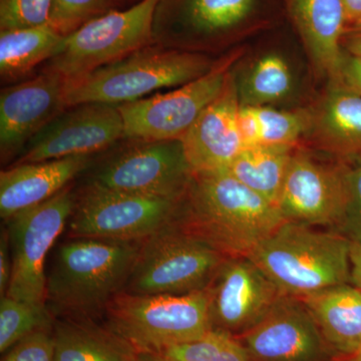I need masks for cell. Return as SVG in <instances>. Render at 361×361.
I'll return each instance as SVG.
<instances>
[{
  "label": "cell",
  "instance_id": "obj_1",
  "mask_svg": "<svg viewBox=\"0 0 361 361\" xmlns=\"http://www.w3.org/2000/svg\"><path fill=\"white\" fill-rule=\"evenodd\" d=\"M177 220L227 257H247L286 222L276 205L225 170L193 175Z\"/></svg>",
  "mask_w": 361,
  "mask_h": 361
},
{
  "label": "cell",
  "instance_id": "obj_2",
  "mask_svg": "<svg viewBox=\"0 0 361 361\" xmlns=\"http://www.w3.org/2000/svg\"><path fill=\"white\" fill-rule=\"evenodd\" d=\"M142 241L71 238L58 247L45 303L56 318L94 319L125 290Z\"/></svg>",
  "mask_w": 361,
  "mask_h": 361
},
{
  "label": "cell",
  "instance_id": "obj_3",
  "mask_svg": "<svg viewBox=\"0 0 361 361\" xmlns=\"http://www.w3.org/2000/svg\"><path fill=\"white\" fill-rule=\"evenodd\" d=\"M351 239L311 226L284 222L247 257L283 295L303 299L349 284Z\"/></svg>",
  "mask_w": 361,
  "mask_h": 361
},
{
  "label": "cell",
  "instance_id": "obj_4",
  "mask_svg": "<svg viewBox=\"0 0 361 361\" xmlns=\"http://www.w3.org/2000/svg\"><path fill=\"white\" fill-rule=\"evenodd\" d=\"M219 61V59H218ZM218 61L200 52L152 44L84 77L68 80L66 108L97 103L121 106L203 77Z\"/></svg>",
  "mask_w": 361,
  "mask_h": 361
},
{
  "label": "cell",
  "instance_id": "obj_5",
  "mask_svg": "<svg viewBox=\"0 0 361 361\" xmlns=\"http://www.w3.org/2000/svg\"><path fill=\"white\" fill-rule=\"evenodd\" d=\"M208 288L184 295L123 291L109 304L104 323L137 353H161L200 338L211 325Z\"/></svg>",
  "mask_w": 361,
  "mask_h": 361
},
{
  "label": "cell",
  "instance_id": "obj_6",
  "mask_svg": "<svg viewBox=\"0 0 361 361\" xmlns=\"http://www.w3.org/2000/svg\"><path fill=\"white\" fill-rule=\"evenodd\" d=\"M227 256L178 220L142 240L125 290L184 295L208 288Z\"/></svg>",
  "mask_w": 361,
  "mask_h": 361
},
{
  "label": "cell",
  "instance_id": "obj_7",
  "mask_svg": "<svg viewBox=\"0 0 361 361\" xmlns=\"http://www.w3.org/2000/svg\"><path fill=\"white\" fill-rule=\"evenodd\" d=\"M158 0H140L90 21L66 37L61 51L42 71L75 80L154 44V14Z\"/></svg>",
  "mask_w": 361,
  "mask_h": 361
},
{
  "label": "cell",
  "instance_id": "obj_8",
  "mask_svg": "<svg viewBox=\"0 0 361 361\" xmlns=\"http://www.w3.org/2000/svg\"><path fill=\"white\" fill-rule=\"evenodd\" d=\"M183 200L123 193L90 182L75 196L68 233L71 238L142 241L177 220Z\"/></svg>",
  "mask_w": 361,
  "mask_h": 361
},
{
  "label": "cell",
  "instance_id": "obj_9",
  "mask_svg": "<svg viewBox=\"0 0 361 361\" xmlns=\"http://www.w3.org/2000/svg\"><path fill=\"white\" fill-rule=\"evenodd\" d=\"M75 196L70 185L44 203L6 220L13 262L6 296L45 303V259L71 219Z\"/></svg>",
  "mask_w": 361,
  "mask_h": 361
},
{
  "label": "cell",
  "instance_id": "obj_10",
  "mask_svg": "<svg viewBox=\"0 0 361 361\" xmlns=\"http://www.w3.org/2000/svg\"><path fill=\"white\" fill-rule=\"evenodd\" d=\"M240 51L220 59L203 77L166 94H157L118 106L125 139L142 141L180 140L207 106L224 89Z\"/></svg>",
  "mask_w": 361,
  "mask_h": 361
},
{
  "label": "cell",
  "instance_id": "obj_11",
  "mask_svg": "<svg viewBox=\"0 0 361 361\" xmlns=\"http://www.w3.org/2000/svg\"><path fill=\"white\" fill-rule=\"evenodd\" d=\"M130 141L133 145L101 164L90 182L123 193L184 199L194 174L182 142Z\"/></svg>",
  "mask_w": 361,
  "mask_h": 361
},
{
  "label": "cell",
  "instance_id": "obj_12",
  "mask_svg": "<svg viewBox=\"0 0 361 361\" xmlns=\"http://www.w3.org/2000/svg\"><path fill=\"white\" fill-rule=\"evenodd\" d=\"M350 169L292 155L278 208L285 221L307 226H346L350 210Z\"/></svg>",
  "mask_w": 361,
  "mask_h": 361
},
{
  "label": "cell",
  "instance_id": "obj_13",
  "mask_svg": "<svg viewBox=\"0 0 361 361\" xmlns=\"http://www.w3.org/2000/svg\"><path fill=\"white\" fill-rule=\"evenodd\" d=\"M125 139L118 106L82 104L61 111L26 144L14 165L92 156Z\"/></svg>",
  "mask_w": 361,
  "mask_h": 361
},
{
  "label": "cell",
  "instance_id": "obj_14",
  "mask_svg": "<svg viewBox=\"0 0 361 361\" xmlns=\"http://www.w3.org/2000/svg\"><path fill=\"white\" fill-rule=\"evenodd\" d=\"M256 0H158L153 42L193 51L216 44L245 21Z\"/></svg>",
  "mask_w": 361,
  "mask_h": 361
},
{
  "label": "cell",
  "instance_id": "obj_15",
  "mask_svg": "<svg viewBox=\"0 0 361 361\" xmlns=\"http://www.w3.org/2000/svg\"><path fill=\"white\" fill-rule=\"evenodd\" d=\"M250 361H326L330 346L301 299L282 295L248 331L237 336Z\"/></svg>",
  "mask_w": 361,
  "mask_h": 361
},
{
  "label": "cell",
  "instance_id": "obj_16",
  "mask_svg": "<svg viewBox=\"0 0 361 361\" xmlns=\"http://www.w3.org/2000/svg\"><path fill=\"white\" fill-rule=\"evenodd\" d=\"M212 329L248 331L283 294L249 257H228L208 286Z\"/></svg>",
  "mask_w": 361,
  "mask_h": 361
},
{
  "label": "cell",
  "instance_id": "obj_17",
  "mask_svg": "<svg viewBox=\"0 0 361 361\" xmlns=\"http://www.w3.org/2000/svg\"><path fill=\"white\" fill-rule=\"evenodd\" d=\"M66 80L40 71L0 92V155L7 161L20 155L28 142L66 110Z\"/></svg>",
  "mask_w": 361,
  "mask_h": 361
},
{
  "label": "cell",
  "instance_id": "obj_18",
  "mask_svg": "<svg viewBox=\"0 0 361 361\" xmlns=\"http://www.w3.org/2000/svg\"><path fill=\"white\" fill-rule=\"evenodd\" d=\"M239 110L238 85L231 73L219 97L180 140L193 174L226 170L244 149Z\"/></svg>",
  "mask_w": 361,
  "mask_h": 361
},
{
  "label": "cell",
  "instance_id": "obj_19",
  "mask_svg": "<svg viewBox=\"0 0 361 361\" xmlns=\"http://www.w3.org/2000/svg\"><path fill=\"white\" fill-rule=\"evenodd\" d=\"M92 156L18 164L0 173V216L7 220L58 194L84 172Z\"/></svg>",
  "mask_w": 361,
  "mask_h": 361
},
{
  "label": "cell",
  "instance_id": "obj_20",
  "mask_svg": "<svg viewBox=\"0 0 361 361\" xmlns=\"http://www.w3.org/2000/svg\"><path fill=\"white\" fill-rule=\"evenodd\" d=\"M297 27L318 70L341 82V42L345 28L342 0H292Z\"/></svg>",
  "mask_w": 361,
  "mask_h": 361
},
{
  "label": "cell",
  "instance_id": "obj_21",
  "mask_svg": "<svg viewBox=\"0 0 361 361\" xmlns=\"http://www.w3.org/2000/svg\"><path fill=\"white\" fill-rule=\"evenodd\" d=\"M314 317L323 337L337 353H361V290L338 285L301 299Z\"/></svg>",
  "mask_w": 361,
  "mask_h": 361
},
{
  "label": "cell",
  "instance_id": "obj_22",
  "mask_svg": "<svg viewBox=\"0 0 361 361\" xmlns=\"http://www.w3.org/2000/svg\"><path fill=\"white\" fill-rule=\"evenodd\" d=\"M54 361H137V350L94 319L56 318Z\"/></svg>",
  "mask_w": 361,
  "mask_h": 361
},
{
  "label": "cell",
  "instance_id": "obj_23",
  "mask_svg": "<svg viewBox=\"0 0 361 361\" xmlns=\"http://www.w3.org/2000/svg\"><path fill=\"white\" fill-rule=\"evenodd\" d=\"M316 140L341 154L361 152V96L334 82L313 122Z\"/></svg>",
  "mask_w": 361,
  "mask_h": 361
},
{
  "label": "cell",
  "instance_id": "obj_24",
  "mask_svg": "<svg viewBox=\"0 0 361 361\" xmlns=\"http://www.w3.org/2000/svg\"><path fill=\"white\" fill-rule=\"evenodd\" d=\"M66 37L49 25L0 30V75L13 82L47 63L63 47Z\"/></svg>",
  "mask_w": 361,
  "mask_h": 361
},
{
  "label": "cell",
  "instance_id": "obj_25",
  "mask_svg": "<svg viewBox=\"0 0 361 361\" xmlns=\"http://www.w3.org/2000/svg\"><path fill=\"white\" fill-rule=\"evenodd\" d=\"M292 147L245 148L225 171L278 207L292 155Z\"/></svg>",
  "mask_w": 361,
  "mask_h": 361
},
{
  "label": "cell",
  "instance_id": "obj_26",
  "mask_svg": "<svg viewBox=\"0 0 361 361\" xmlns=\"http://www.w3.org/2000/svg\"><path fill=\"white\" fill-rule=\"evenodd\" d=\"M290 68L281 56L268 54L259 59L238 85L240 106H267L290 92Z\"/></svg>",
  "mask_w": 361,
  "mask_h": 361
},
{
  "label": "cell",
  "instance_id": "obj_27",
  "mask_svg": "<svg viewBox=\"0 0 361 361\" xmlns=\"http://www.w3.org/2000/svg\"><path fill=\"white\" fill-rule=\"evenodd\" d=\"M56 317L45 303H32L11 297L0 301V353L4 355L21 339L40 329H52Z\"/></svg>",
  "mask_w": 361,
  "mask_h": 361
},
{
  "label": "cell",
  "instance_id": "obj_28",
  "mask_svg": "<svg viewBox=\"0 0 361 361\" xmlns=\"http://www.w3.org/2000/svg\"><path fill=\"white\" fill-rule=\"evenodd\" d=\"M158 353L176 361H250L237 336L220 329L209 330L196 341Z\"/></svg>",
  "mask_w": 361,
  "mask_h": 361
},
{
  "label": "cell",
  "instance_id": "obj_29",
  "mask_svg": "<svg viewBox=\"0 0 361 361\" xmlns=\"http://www.w3.org/2000/svg\"><path fill=\"white\" fill-rule=\"evenodd\" d=\"M127 4V0H52L49 25L68 37L90 21Z\"/></svg>",
  "mask_w": 361,
  "mask_h": 361
},
{
  "label": "cell",
  "instance_id": "obj_30",
  "mask_svg": "<svg viewBox=\"0 0 361 361\" xmlns=\"http://www.w3.org/2000/svg\"><path fill=\"white\" fill-rule=\"evenodd\" d=\"M260 125L261 145L292 147L310 127V120L302 114L281 111L269 106H253Z\"/></svg>",
  "mask_w": 361,
  "mask_h": 361
},
{
  "label": "cell",
  "instance_id": "obj_31",
  "mask_svg": "<svg viewBox=\"0 0 361 361\" xmlns=\"http://www.w3.org/2000/svg\"><path fill=\"white\" fill-rule=\"evenodd\" d=\"M52 0H0V30L49 25Z\"/></svg>",
  "mask_w": 361,
  "mask_h": 361
},
{
  "label": "cell",
  "instance_id": "obj_32",
  "mask_svg": "<svg viewBox=\"0 0 361 361\" xmlns=\"http://www.w3.org/2000/svg\"><path fill=\"white\" fill-rule=\"evenodd\" d=\"M4 355L1 361H54V327L33 332Z\"/></svg>",
  "mask_w": 361,
  "mask_h": 361
},
{
  "label": "cell",
  "instance_id": "obj_33",
  "mask_svg": "<svg viewBox=\"0 0 361 361\" xmlns=\"http://www.w3.org/2000/svg\"><path fill=\"white\" fill-rule=\"evenodd\" d=\"M350 210H349L346 227L353 232V238H360L361 237V164L355 169H350Z\"/></svg>",
  "mask_w": 361,
  "mask_h": 361
},
{
  "label": "cell",
  "instance_id": "obj_34",
  "mask_svg": "<svg viewBox=\"0 0 361 361\" xmlns=\"http://www.w3.org/2000/svg\"><path fill=\"white\" fill-rule=\"evenodd\" d=\"M238 129L244 149L260 146V125L253 106H240Z\"/></svg>",
  "mask_w": 361,
  "mask_h": 361
},
{
  "label": "cell",
  "instance_id": "obj_35",
  "mask_svg": "<svg viewBox=\"0 0 361 361\" xmlns=\"http://www.w3.org/2000/svg\"><path fill=\"white\" fill-rule=\"evenodd\" d=\"M11 252L9 245L8 232L6 228L1 231L0 237V295H6L11 275Z\"/></svg>",
  "mask_w": 361,
  "mask_h": 361
},
{
  "label": "cell",
  "instance_id": "obj_36",
  "mask_svg": "<svg viewBox=\"0 0 361 361\" xmlns=\"http://www.w3.org/2000/svg\"><path fill=\"white\" fill-rule=\"evenodd\" d=\"M342 84L361 96V58L350 56L343 59L341 70Z\"/></svg>",
  "mask_w": 361,
  "mask_h": 361
},
{
  "label": "cell",
  "instance_id": "obj_37",
  "mask_svg": "<svg viewBox=\"0 0 361 361\" xmlns=\"http://www.w3.org/2000/svg\"><path fill=\"white\" fill-rule=\"evenodd\" d=\"M350 283L361 290V237L351 239Z\"/></svg>",
  "mask_w": 361,
  "mask_h": 361
},
{
  "label": "cell",
  "instance_id": "obj_38",
  "mask_svg": "<svg viewBox=\"0 0 361 361\" xmlns=\"http://www.w3.org/2000/svg\"><path fill=\"white\" fill-rule=\"evenodd\" d=\"M346 25L361 30V0H342Z\"/></svg>",
  "mask_w": 361,
  "mask_h": 361
},
{
  "label": "cell",
  "instance_id": "obj_39",
  "mask_svg": "<svg viewBox=\"0 0 361 361\" xmlns=\"http://www.w3.org/2000/svg\"><path fill=\"white\" fill-rule=\"evenodd\" d=\"M137 361H176L158 353H137Z\"/></svg>",
  "mask_w": 361,
  "mask_h": 361
},
{
  "label": "cell",
  "instance_id": "obj_40",
  "mask_svg": "<svg viewBox=\"0 0 361 361\" xmlns=\"http://www.w3.org/2000/svg\"><path fill=\"white\" fill-rule=\"evenodd\" d=\"M348 49L353 56L361 58V30L349 39Z\"/></svg>",
  "mask_w": 361,
  "mask_h": 361
},
{
  "label": "cell",
  "instance_id": "obj_41",
  "mask_svg": "<svg viewBox=\"0 0 361 361\" xmlns=\"http://www.w3.org/2000/svg\"><path fill=\"white\" fill-rule=\"evenodd\" d=\"M348 361H361V353L360 355L350 356V360H348Z\"/></svg>",
  "mask_w": 361,
  "mask_h": 361
},
{
  "label": "cell",
  "instance_id": "obj_42",
  "mask_svg": "<svg viewBox=\"0 0 361 361\" xmlns=\"http://www.w3.org/2000/svg\"><path fill=\"white\" fill-rule=\"evenodd\" d=\"M139 1L140 0H127V4H130V6H133V4H137Z\"/></svg>",
  "mask_w": 361,
  "mask_h": 361
}]
</instances>
